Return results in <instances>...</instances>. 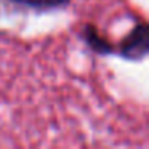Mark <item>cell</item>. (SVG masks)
Returning <instances> with one entry per match:
<instances>
[{"label": "cell", "instance_id": "6da1fadb", "mask_svg": "<svg viewBox=\"0 0 149 149\" xmlns=\"http://www.w3.org/2000/svg\"><path fill=\"white\" fill-rule=\"evenodd\" d=\"M15 2L29 5V7L47 8V7H58V5H63V3H66V2H69V0H15Z\"/></svg>", "mask_w": 149, "mask_h": 149}]
</instances>
